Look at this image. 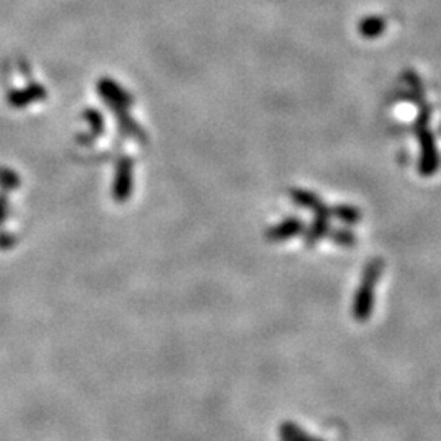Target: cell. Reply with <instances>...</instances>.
Wrapping results in <instances>:
<instances>
[{
	"label": "cell",
	"mask_w": 441,
	"mask_h": 441,
	"mask_svg": "<svg viewBox=\"0 0 441 441\" xmlns=\"http://www.w3.org/2000/svg\"><path fill=\"white\" fill-rule=\"evenodd\" d=\"M428 118L430 108L423 106L420 115L415 121V133L420 146V159H418V174L425 179H430L437 174L440 169V152L437 146L435 134L428 129Z\"/></svg>",
	"instance_id": "6da1fadb"
},
{
	"label": "cell",
	"mask_w": 441,
	"mask_h": 441,
	"mask_svg": "<svg viewBox=\"0 0 441 441\" xmlns=\"http://www.w3.org/2000/svg\"><path fill=\"white\" fill-rule=\"evenodd\" d=\"M384 272V260L381 258H373L367 268H364L362 284H359L358 293L355 296L353 314L355 319L368 320L369 316L373 314L374 309V298H376V284L379 283V278Z\"/></svg>",
	"instance_id": "7a4b0ae2"
},
{
	"label": "cell",
	"mask_w": 441,
	"mask_h": 441,
	"mask_svg": "<svg viewBox=\"0 0 441 441\" xmlns=\"http://www.w3.org/2000/svg\"><path fill=\"white\" fill-rule=\"evenodd\" d=\"M384 30V21L378 18H368L362 23V33L367 38H374L383 33Z\"/></svg>",
	"instance_id": "3957f363"
},
{
	"label": "cell",
	"mask_w": 441,
	"mask_h": 441,
	"mask_svg": "<svg viewBox=\"0 0 441 441\" xmlns=\"http://www.w3.org/2000/svg\"><path fill=\"white\" fill-rule=\"evenodd\" d=\"M440 133H441V126H440Z\"/></svg>",
	"instance_id": "277c9868"
}]
</instances>
